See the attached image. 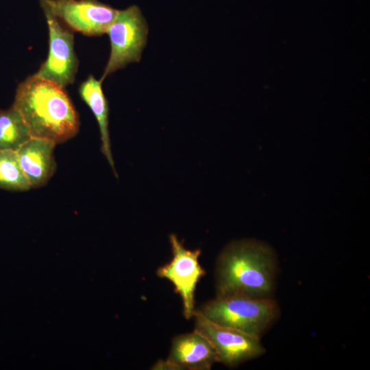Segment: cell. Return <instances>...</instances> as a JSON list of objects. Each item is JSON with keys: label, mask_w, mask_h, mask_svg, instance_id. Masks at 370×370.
<instances>
[{"label": "cell", "mask_w": 370, "mask_h": 370, "mask_svg": "<svg viewBox=\"0 0 370 370\" xmlns=\"http://www.w3.org/2000/svg\"><path fill=\"white\" fill-rule=\"evenodd\" d=\"M280 262L265 241L243 238L226 245L215 266L216 297H273Z\"/></svg>", "instance_id": "6da1fadb"}, {"label": "cell", "mask_w": 370, "mask_h": 370, "mask_svg": "<svg viewBox=\"0 0 370 370\" xmlns=\"http://www.w3.org/2000/svg\"><path fill=\"white\" fill-rule=\"evenodd\" d=\"M12 106L21 114L32 137L57 144L79 131L77 113L64 88L35 74L18 84Z\"/></svg>", "instance_id": "7a4b0ae2"}, {"label": "cell", "mask_w": 370, "mask_h": 370, "mask_svg": "<svg viewBox=\"0 0 370 370\" xmlns=\"http://www.w3.org/2000/svg\"><path fill=\"white\" fill-rule=\"evenodd\" d=\"M199 310L216 323L242 331L260 339L280 316V307L274 297H216Z\"/></svg>", "instance_id": "3957f363"}, {"label": "cell", "mask_w": 370, "mask_h": 370, "mask_svg": "<svg viewBox=\"0 0 370 370\" xmlns=\"http://www.w3.org/2000/svg\"><path fill=\"white\" fill-rule=\"evenodd\" d=\"M149 27L140 8L119 10L108 28L110 54L100 81L127 64L138 62L147 42Z\"/></svg>", "instance_id": "277c9868"}, {"label": "cell", "mask_w": 370, "mask_h": 370, "mask_svg": "<svg viewBox=\"0 0 370 370\" xmlns=\"http://www.w3.org/2000/svg\"><path fill=\"white\" fill-rule=\"evenodd\" d=\"M195 330L204 336L212 345L219 362L236 367L257 358L266 352L261 339L242 331L216 323L195 310Z\"/></svg>", "instance_id": "5b68a950"}, {"label": "cell", "mask_w": 370, "mask_h": 370, "mask_svg": "<svg viewBox=\"0 0 370 370\" xmlns=\"http://www.w3.org/2000/svg\"><path fill=\"white\" fill-rule=\"evenodd\" d=\"M44 13L88 36L107 33L118 10L98 0H40Z\"/></svg>", "instance_id": "8992f818"}, {"label": "cell", "mask_w": 370, "mask_h": 370, "mask_svg": "<svg viewBox=\"0 0 370 370\" xmlns=\"http://www.w3.org/2000/svg\"><path fill=\"white\" fill-rule=\"evenodd\" d=\"M172 250L171 260L157 270V275L171 281L175 291L182 300L183 313L186 319L194 316L195 291L197 282L206 274L205 270L199 263L200 249H187L179 241L177 236H169Z\"/></svg>", "instance_id": "52a82bcc"}, {"label": "cell", "mask_w": 370, "mask_h": 370, "mask_svg": "<svg viewBox=\"0 0 370 370\" xmlns=\"http://www.w3.org/2000/svg\"><path fill=\"white\" fill-rule=\"evenodd\" d=\"M49 29V54L35 75L62 88L75 81L78 60L73 33L52 15L45 13Z\"/></svg>", "instance_id": "ba28073f"}, {"label": "cell", "mask_w": 370, "mask_h": 370, "mask_svg": "<svg viewBox=\"0 0 370 370\" xmlns=\"http://www.w3.org/2000/svg\"><path fill=\"white\" fill-rule=\"evenodd\" d=\"M56 143L42 138L31 137L17 151L21 166L31 186H44L56 170L53 150Z\"/></svg>", "instance_id": "9c48e42d"}, {"label": "cell", "mask_w": 370, "mask_h": 370, "mask_svg": "<svg viewBox=\"0 0 370 370\" xmlns=\"http://www.w3.org/2000/svg\"><path fill=\"white\" fill-rule=\"evenodd\" d=\"M167 359L180 370H209L214 363L219 362L211 343L195 330L173 339Z\"/></svg>", "instance_id": "30bf717a"}, {"label": "cell", "mask_w": 370, "mask_h": 370, "mask_svg": "<svg viewBox=\"0 0 370 370\" xmlns=\"http://www.w3.org/2000/svg\"><path fill=\"white\" fill-rule=\"evenodd\" d=\"M101 82L90 75L80 86L79 93L81 98L89 106L94 114L100 131L101 152L106 158L116 177L117 173L111 151L109 134V106L101 87Z\"/></svg>", "instance_id": "8fae6325"}, {"label": "cell", "mask_w": 370, "mask_h": 370, "mask_svg": "<svg viewBox=\"0 0 370 370\" xmlns=\"http://www.w3.org/2000/svg\"><path fill=\"white\" fill-rule=\"evenodd\" d=\"M32 137L19 111L13 106L0 110V150L16 151Z\"/></svg>", "instance_id": "7c38bea8"}, {"label": "cell", "mask_w": 370, "mask_h": 370, "mask_svg": "<svg viewBox=\"0 0 370 370\" xmlns=\"http://www.w3.org/2000/svg\"><path fill=\"white\" fill-rule=\"evenodd\" d=\"M0 188L12 191H26L32 188L16 151L0 150Z\"/></svg>", "instance_id": "4fadbf2b"}, {"label": "cell", "mask_w": 370, "mask_h": 370, "mask_svg": "<svg viewBox=\"0 0 370 370\" xmlns=\"http://www.w3.org/2000/svg\"><path fill=\"white\" fill-rule=\"evenodd\" d=\"M151 369L156 370H180L179 368L169 361L168 359L163 360H160L154 364Z\"/></svg>", "instance_id": "5bb4252c"}]
</instances>
